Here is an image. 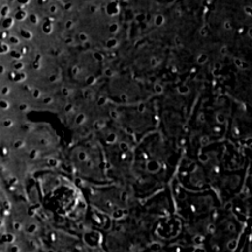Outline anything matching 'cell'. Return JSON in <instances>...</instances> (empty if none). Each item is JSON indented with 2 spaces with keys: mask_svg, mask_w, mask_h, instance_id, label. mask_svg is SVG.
<instances>
[{
  "mask_svg": "<svg viewBox=\"0 0 252 252\" xmlns=\"http://www.w3.org/2000/svg\"><path fill=\"white\" fill-rule=\"evenodd\" d=\"M83 119H84V116L83 115H80L76 118V123H77V124H78V123H82V122H83Z\"/></svg>",
  "mask_w": 252,
  "mask_h": 252,
  "instance_id": "cell-1",
  "label": "cell"
},
{
  "mask_svg": "<svg viewBox=\"0 0 252 252\" xmlns=\"http://www.w3.org/2000/svg\"><path fill=\"white\" fill-rule=\"evenodd\" d=\"M161 21H162V17L161 15H159V17L157 18V25H161Z\"/></svg>",
  "mask_w": 252,
  "mask_h": 252,
  "instance_id": "cell-2",
  "label": "cell"
},
{
  "mask_svg": "<svg viewBox=\"0 0 252 252\" xmlns=\"http://www.w3.org/2000/svg\"><path fill=\"white\" fill-rule=\"evenodd\" d=\"M116 30H118V25H113V26H111V27H110V31H111V32H115Z\"/></svg>",
  "mask_w": 252,
  "mask_h": 252,
  "instance_id": "cell-3",
  "label": "cell"
},
{
  "mask_svg": "<svg viewBox=\"0 0 252 252\" xmlns=\"http://www.w3.org/2000/svg\"><path fill=\"white\" fill-rule=\"evenodd\" d=\"M9 41H11L12 43H19V40L17 39V37H11V39H9Z\"/></svg>",
  "mask_w": 252,
  "mask_h": 252,
  "instance_id": "cell-4",
  "label": "cell"
},
{
  "mask_svg": "<svg viewBox=\"0 0 252 252\" xmlns=\"http://www.w3.org/2000/svg\"><path fill=\"white\" fill-rule=\"evenodd\" d=\"M156 91H157V93H161V91H162L161 87H160L159 84H157V86H156Z\"/></svg>",
  "mask_w": 252,
  "mask_h": 252,
  "instance_id": "cell-5",
  "label": "cell"
},
{
  "mask_svg": "<svg viewBox=\"0 0 252 252\" xmlns=\"http://www.w3.org/2000/svg\"><path fill=\"white\" fill-rule=\"evenodd\" d=\"M80 37H81V39H82V40H83V41H86V40L88 39V37H87V35H84V34H81V35H80Z\"/></svg>",
  "mask_w": 252,
  "mask_h": 252,
  "instance_id": "cell-6",
  "label": "cell"
},
{
  "mask_svg": "<svg viewBox=\"0 0 252 252\" xmlns=\"http://www.w3.org/2000/svg\"><path fill=\"white\" fill-rule=\"evenodd\" d=\"M78 157H80L82 160H84V159H86V156H84V153H83V152L80 153V156H78Z\"/></svg>",
  "mask_w": 252,
  "mask_h": 252,
  "instance_id": "cell-7",
  "label": "cell"
},
{
  "mask_svg": "<svg viewBox=\"0 0 252 252\" xmlns=\"http://www.w3.org/2000/svg\"><path fill=\"white\" fill-rule=\"evenodd\" d=\"M122 149H123V150H127V145H126V144H122Z\"/></svg>",
  "mask_w": 252,
  "mask_h": 252,
  "instance_id": "cell-8",
  "label": "cell"
},
{
  "mask_svg": "<svg viewBox=\"0 0 252 252\" xmlns=\"http://www.w3.org/2000/svg\"><path fill=\"white\" fill-rule=\"evenodd\" d=\"M21 144H23L21 141H18V143H15V147H20Z\"/></svg>",
  "mask_w": 252,
  "mask_h": 252,
  "instance_id": "cell-9",
  "label": "cell"
},
{
  "mask_svg": "<svg viewBox=\"0 0 252 252\" xmlns=\"http://www.w3.org/2000/svg\"><path fill=\"white\" fill-rule=\"evenodd\" d=\"M67 27L69 28V27H72V21H68L67 23Z\"/></svg>",
  "mask_w": 252,
  "mask_h": 252,
  "instance_id": "cell-10",
  "label": "cell"
},
{
  "mask_svg": "<svg viewBox=\"0 0 252 252\" xmlns=\"http://www.w3.org/2000/svg\"><path fill=\"white\" fill-rule=\"evenodd\" d=\"M65 110H67V111H69V110H71V105H67V109H65Z\"/></svg>",
  "mask_w": 252,
  "mask_h": 252,
  "instance_id": "cell-11",
  "label": "cell"
},
{
  "mask_svg": "<svg viewBox=\"0 0 252 252\" xmlns=\"http://www.w3.org/2000/svg\"><path fill=\"white\" fill-rule=\"evenodd\" d=\"M111 115L113 116V118H117V117H116V116H118V115H116V112H112V113H111Z\"/></svg>",
  "mask_w": 252,
  "mask_h": 252,
  "instance_id": "cell-12",
  "label": "cell"
}]
</instances>
